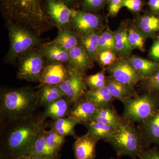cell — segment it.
<instances>
[{"label": "cell", "instance_id": "52a82bcc", "mask_svg": "<svg viewBox=\"0 0 159 159\" xmlns=\"http://www.w3.org/2000/svg\"><path fill=\"white\" fill-rule=\"evenodd\" d=\"M17 77L29 82H39L46 61L40 49L26 52L19 58Z\"/></svg>", "mask_w": 159, "mask_h": 159}, {"label": "cell", "instance_id": "f6af8a7d", "mask_svg": "<svg viewBox=\"0 0 159 159\" xmlns=\"http://www.w3.org/2000/svg\"><path fill=\"white\" fill-rule=\"evenodd\" d=\"M16 159H29L28 157H22Z\"/></svg>", "mask_w": 159, "mask_h": 159}, {"label": "cell", "instance_id": "7c38bea8", "mask_svg": "<svg viewBox=\"0 0 159 159\" xmlns=\"http://www.w3.org/2000/svg\"><path fill=\"white\" fill-rule=\"evenodd\" d=\"M97 108L98 107L83 96L73 104L68 116L77 119L80 124L86 126L93 121Z\"/></svg>", "mask_w": 159, "mask_h": 159}, {"label": "cell", "instance_id": "bcb514c9", "mask_svg": "<svg viewBox=\"0 0 159 159\" xmlns=\"http://www.w3.org/2000/svg\"><path fill=\"white\" fill-rule=\"evenodd\" d=\"M1 159H3V157H1Z\"/></svg>", "mask_w": 159, "mask_h": 159}, {"label": "cell", "instance_id": "836d02e7", "mask_svg": "<svg viewBox=\"0 0 159 159\" xmlns=\"http://www.w3.org/2000/svg\"><path fill=\"white\" fill-rule=\"evenodd\" d=\"M44 133L47 144L55 150L59 151L66 142L65 137L61 135L51 129L49 131L45 130Z\"/></svg>", "mask_w": 159, "mask_h": 159}, {"label": "cell", "instance_id": "5bb4252c", "mask_svg": "<svg viewBox=\"0 0 159 159\" xmlns=\"http://www.w3.org/2000/svg\"><path fill=\"white\" fill-rule=\"evenodd\" d=\"M99 139L89 133L78 137L73 145L75 159H94L96 157V146Z\"/></svg>", "mask_w": 159, "mask_h": 159}, {"label": "cell", "instance_id": "603a6c76", "mask_svg": "<svg viewBox=\"0 0 159 159\" xmlns=\"http://www.w3.org/2000/svg\"><path fill=\"white\" fill-rule=\"evenodd\" d=\"M79 38L76 32L68 28L59 29L57 37L52 43L69 52L79 45Z\"/></svg>", "mask_w": 159, "mask_h": 159}, {"label": "cell", "instance_id": "8fae6325", "mask_svg": "<svg viewBox=\"0 0 159 159\" xmlns=\"http://www.w3.org/2000/svg\"><path fill=\"white\" fill-rule=\"evenodd\" d=\"M44 4L47 15L59 29L67 28L70 25L74 9L58 0H44Z\"/></svg>", "mask_w": 159, "mask_h": 159}, {"label": "cell", "instance_id": "f35d334b", "mask_svg": "<svg viewBox=\"0 0 159 159\" xmlns=\"http://www.w3.org/2000/svg\"><path fill=\"white\" fill-rule=\"evenodd\" d=\"M123 2L124 0H108L109 15L116 16L121 8L123 7Z\"/></svg>", "mask_w": 159, "mask_h": 159}, {"label": "cell", "instance_id": "ffe728a7", "mask_svg": "<svg viewBox=\"0 0 159 159\" xmlns=\"http://www.w3.org/2000/svg\"><path fill=\"white\" fill-rule=\"evenodd\" d=\"M84 97L98 108L111 105L114 99L107 86L97 89L88 90Z\"/></svg>", "mask_w": 159, "mask_h": 159}, {"label": "cell", "instance_id": "ba28073f", "mask_svg": "<svg viewBox=\"0 0 159 159\" xmlns=\"http://www.w3.org/2000/svg\"><path fill=\"white\" fill-rule=\"evenodd\" d=\"M68 74L64 81L58 85L65 97L73 104L83 97L87 91L85 78L83 71L70 65L67 67Z\"/></svg>", "mask_w": 159, "mask_h": 159}, {"label": "cell", "instance_id": "2e32d148", "mask_svg": "<svg viewBox=\"0 0 159 159\" xmlns=\"http://www.w3.org/2000/svg\"><path fill=\"white\" fill-rule=\"evenodd\" d=\"M141 131L148 146H159V108L150 118L141 123Z\"/></svg>", "mask_w": 159, "mask_h": 159}, {"label": "cell", "instance_id": "30bf717a", "mask_svg": "<svg viewBox=\"0 0 159 159\" xmlns=\"http://www.w3.org/2000/svg\"><path fill=\"white\" fill-rule=\"evenodd\" d=\"M102 20L99 15L85 11L74 9L70 25L80 35L93 31H98L102 27Z\"/></svg>", "mask_w": 159, "mask_h": 159}, {"label": "cell", "instance_id": "d4e9b609", "mask_svg": "<svg viewBox=\"0 0 159 159\" xmlns=\"http://www.w3.org/2000/svg\"><path fill=\"white\" fill-rule=\"evenodd\" d=\"M133 67L145 78L150 77L159 69V63L133 55L128 58Z\"/></svg>", "mask_w": 159, "mask_h": 159}, {"label": "cell", "instance_id": "6da1fadb", "mask_svg": "<svg viewBox=\"0 0 159 159\" xmlns=\"http://www.w3.org/2000/svg\"><path fill=\"white\" fill-rule=\"evenodd\" d=\"M0 9L6 23L21 26L39 37L54 25L46 12L44 0H0Z\"/></svg>", "mask_w": 159, "mask_h": 159}, {"label": "cell", "instance_id": "3957f363", "mask_svg": "<svg viewBox=\"0 0 159 159\" xmlns=\"http://www.w3.org/2000/svg\"><path fill=\"white\" fill-rule=\"evenodd\" d=\"M39 106L38 91L29 87L7 90L1 94V117L9 122H17L34 116Z\"/></svg>", "mask_w": 159, "mask_h": 159}, {"label": "cell", "instance_id": "e575fe53", "mask_svg": "<svg viewBox=\"0 0 159 159\" xmlns=\"http://www.w3.org/2000/svg\"><path fill=\"white\" fill-rule=\"evenodd\" d=\"M84 11L94 12L102 9L108 0H80Z\"/></svg>", "mask_w": 159, "mask_h": 159}, {"label": "cell", "instance_id": "7402d4cb", "mask_svg": "<svg viewBox=\"0 0 159 159\" xmlns=\"http://www.w3.org/2000/svg\"><path fill=\"white\" fill-rule=\"evenodd\" d=\"M138 29L146 38L151 37L159 31V15L146 13L138 20Z\"/></svg>", "mask_w": 159, "mask_h": 159}, {"label": "cell", "instance_id": "d6986e66", "mask_svg": "<svg viewBox=\"0 0 159 159\" xmlns=\"http://www.w3.org/2000/svg\"><path fill=\"white\" fill-rule=\"evenodd\" d=\"M40 49L48 64L69 62V52L53 43L41 46Z\"/></svg>", "mask_w": 159, "mask_h": 159}, {"label": "cell", "instance_id": "74e56055", "mask_svg": "<svg viewBox=\"0 0 159 159\" xmlns=\"http://www.w3.org/2000/svg\"><path fill=\"white\" fill-rule=\"evenodd\" d=\"M143 6L142 0H124L123 7H126L135 13L140 12Z\"/></svg>", "mask_w": 159, "mask_h": 159}, {"label": "cell", "instance_id": "5b68a950", "mask_svg": "<svg viewBox=\"0 0 159 159\" xmlns=\"http://www.w3.org/2000/svg\"><path fill=\"white\" fill-rule=\"evenodd\" d=\"M123 119L129 123H142L150 118L159 108V96L147 92L123 100Z\"/></svg>", "mask_w": 159, "mask_h": 159}, {"label": "cell", "instance_id": "f1b7e54d", "mask_svg": "<svg viewBox=\"0 0 159 159\" xmlns=\"http://www.w3.org/2000/svg\"><path fill=\"white\" fill-rule=\"evenodd\" d=\"M86 127L88 130V133L92 136L99 140L102 139L107 142L116 128L93 120L89 122Z\"/></svg>", "mask_w": 159, "mask_h": 159}, {"label": "cell", "instance_id": "cb8c5ba5", "mask_svg": "<svg viewBox=\"0 0 159 159\" xmlns=\"http://www.w3.org/2000/svg\"><path fill=\"white\" fill-rule=\"evenodd\" d=\"M123 119L119 117L111 105L97 108L93 120L117 128Z\"/></svg>", "mask_w": 159, "mask_h": 159}, {"label": "cell", "instance_id": "484cf974", "mask_svg": "<svg viewBox=\"0 0 159 159\" xmlns=\"http://www.w3.org/2000/svg\"><path fill=\"white\" fill-rule=\"evenodd\" d=\"M39 106H45L65 97L64 93L58 85L40 86L38 91Z\"/></svg>", "mask_w": 159, "mask_h": 159}, {"label": "cell", "instance_id": "ab89813d", "mask_svg": "<svg viewBox=\"0 0 159 159\" xmlns=\"http://www.w3.org/2000/svg\"><path fill=\"white\" fill-rule=\"evenodd\" d=\"M140 159H159V150L156 146L151 148H147L139 155Z\"/></svg>", "mask_w": 159, "mask_h": 159}, {"label": "cell", "instance_id": "9a60e30c", "mask_svg": "<svg viewBox=\"0 0 159 159\" xmlns=\"http://www.w3.org/2000/svg\"><path fill=\"white\" fill-rule=\"evenodd\" d=\"M73 104L67 98L63 97L44 107L42 116L45 119L50 118L54 121L65 118L68 116Z\"/></svg>", "mask_w": 159, "mask_h": 159}, {"label": "cell", "instance_id": "f546056e", "mask_svg": "<svg viewBox=\"0 0 159 159\" xmlns=\"http://www.w3.org/2000/svg\"><path fill=\"white\" fill-rule=\"evenodd\" d=\"M45 130L43 131L34 142L31 152L28 157H35L44 155H58L59 151L51 148L47 144L45 136Z\"/></svg>", "mask_w": 159, "mask_h": 159}, {"label": "cell", "instance_id": "b9f144b4", "mask_svg": "<svg viewBox=\"0 0 159 159\" xmlns=\"http://www.w3.org/2000/svg\"><path fill=\"white\" fill-rule=\"evenodd\" d=\"M148 5L153 13L159 15V0H148Z\"/></svg>", "mask_w": 159, "mask_h": 159}, {"label": "cell", "instance_id": "8d00e7d4", "mask_svg": "<svg viewBox=\"0 0 159 159\" xmlns=\"http://www.w3.org/2000/svg\"><path fill=\"white\" fill-rule=\"evenodd\" d=\"M143 81H145V88L147 92L157 93L159 92V69Z\"/></svg>", "mask_w": 159, "mask_h": 159}, {"label": "cell", "instance_id": "d6a6232c", "mask_svg": "<svg viewBox=\"0 0 159 159\" xmlns=\"http://www.w3.org/2000/svg\"><path fill=\"white\" fill-rule=\"evenodd\" d=\"M105 68L97 74L88 76L85 78L86 83L89 90L97 89L106 86L107 79Z\"/></svg>", "mask_w": 159, "mask_h": 159}, {"label": "cell", "instance_id": "7a4b0ae2", "mask_svg": "<svg viewBox=\"0 0 159 159\" xmlns=\"http://www.w3.org/2000/svg\"><path fill=\"white\" fill-rule=\"evenodd\" d=\"M46 119L34 116L17 121L6 133L5 146L7 154L12 159L28 157L34 142L47 127Z\"/></svg>", "mask_w": 159, "mask_h": 159}, {"label": "cell", "instance_id": "4316f807", "mask_svg": "<svg viewBox=\"0 0 159 159\" xmlns=\"http://www.w3.org/2000/svg\"><path fill=\"white\" fill-rule=\"evenodd\" d=\"M100 34L98 31H91L81 35L79 38L81 45L84 48L89 56L93 61L97 59Z\"/></svg>", "mask_w": 159, "mask_h": 159}, {"label": "cell", "instance_id": "ac0fdd59", "mask_svg": "<svg viewBox=\"0 0 159 159\" xmlns=\"http://www.w3.org/2000/svg\"><path fill=\"white\" fill-rule=\"evenodd\" d=\"M128 29L126 26L122 25L115 33L114 51L120 58H125L133 50L129 41Z\"/></svg>", "mask_w": 159, "mask_h": 159}, {"label": "cell", "instance_id": "44dd1931", "mask_svg": "<svg viewBox=\"0 0 159 159\" xmlns=\"http://www.w3.org/2000/svg\"><path fill=\"white\" fill-rule=\"evenodd\" d=\"M106 86L114 99H118L122 102L125 99L138 95L135 89L110 77H107Z\"/></svg>", "mask_w": 159, "mask_h": 159}, {"label": "cell", "instance_id": "8992f818", "mask_svg": "<svg viewBox=\"0 0 159 159\" xmlns=\"http://www.w3.org/2000/svg\"><path fill=\"white\" fill-rule=\"evenodd\" d=\"M10 39V48L5 57L6 62H14L21 56L41 46L39 37L23 27L6 23Z\"/></svg>", "mask_w": 159, "mask_h": 159}, {"label": "cell", "instance_id": "e0dca14e", "mask_svg": "<svg viewBox=\"0 0 159 159\" xmlns=\"http://www.w3.org/2000/svg\"><path fill=\"white\" fill-rule=\"evenodd\" d=\"M69 63L71 66L83 71L93 67V61L91 59L85 49L78 45L69 51Z\"/></svg>", "mask_w": 159, "mask_h": 159}, {"label": "cell", "instance_id": "9c48e42d", "mask_svg": "<svg viewBox=\"0 0 159 159\" xmlns=\"http://www.w3.org/2000/svg\"><path fill=\"white\" fill-rule=\"evenodd\" d=\"M110 77L135 89V86L145 79L125 58H119L107 68Z\"/></svg>", "mask_w": 159, "mask_h": 159}, {"label": "cell", "instance_id": "60d3db41", "mask_svg": "<svg viewBox=\"0 0 159 159\" xmlns=\"http://www.w3.org/2000/svg\"><path fill=\"white\" fill-rule=\"evenodd\" d=\"M149 55L153 61L159 63V38L155 40L150 49Z\"/></svg>", "mask_w": 159, "mask_h": 159}, {"label": "cell", "instance_id": "1f68e13d", "mask_svg": "<svg viewBox=\"0 0 159 159\" xmlns=\"http://www.w3.org/2000/svg\"><path fill=\"white\" fill-rule=\"evenodd\" d=\"M115 33L109 28H107L100 34L98 42V54L106 50L114 51Z\"/></svg>", "mask_w": 159, "mask_h": 159}, {"label": "cell", "instance_id": "4dcf8cb0", "mask_svg": "<svg viewBox=\"0 0 159 159\" xmlns=\"http://www.w3.org/2000/svg\"><path fill=\"white\" fill-rule=\"evenodd\" d=\"M129 41L132 49L145 51V37L138 27L132 26L128 29Z\"/></svg>", "mask_w": 159, "mask_h": 159}, {"label": "cell", "instance_id": "277c9868", "mask_svg": "<svg viewBox=\"0 0 159 159\" xmlns=\"http://www.w3.org/2000/svg\"><path fill=\"white\" fill-rule=\"evenodd\" d=\"M131 124L123 119L109 139L118 157L136 159L148 147L141 131Z\"/></svg>", "mask_w": 159, "mask_h": 159}, {"label": "cell", "instance_id": "d590c367", "mask_svg": "<svg viewBox=\"0 0 159 159\" xmlns=\"http://www.w3.org/2000/svg\"><path fill=\"white\" fill-rule=\"evenodd\" d=\"M117 55L113 50H106L98 54L97 58L103 66H110L117 60Z\"/></svg>", "mask_w": 159, "mask_h": 159}, {"label": "cell", "instance_id": "7bdbcfd3", "mask_svg": "<svg viewBox=\"0 0 159 159\" xmlns=\"http://www.w3.org/2000/svg\"><path fill=\"white\" fill-rule=\"evenodd\" d=\"M57 156H41L35 157H29V159H57Z\"/></svg>", "mask_w": 159, "mask_h": 159}, {"label": "cell", "instance_id": "4fadbf2b", "mask_svg": "<svg viewBox=\"0 0 159 159\" xmlns=\"http://www.w3.org/2000/svg\"><path fill=\"white\" fill-rule=\"evenodd\" d=\"M67 68L63 63H54L46 65L42 71L39 80L40 85H58L67 78Z\"/></svg>", "mask_w": 159, "mask_h": 159}, {"label": "cell", "instance_id": "83f0119b", "mask_svg": "<svg viewBox=\"0 0 159 159\" xmlns=\"http://www.w3.org/2000/svg\"><path fill=\"white\" fill-rule=\"evenodd\" d=\"M80 124L79 121L73 117L68 116L53 121L51 124V129L57 132L62 136L75 135L74 128Z\"/></svg>", "mask_w": 159, "mask_h": 159}, {"label": "cell", "instance_id": "ee69618b", "mask_svg": "<svg viewBox=\"0 0 159 159\" xmlns=\"http://www.w3.org/2000/svg\"><path fill=\"white\" fill-rule=\"evenodd\" d=\"M69 7L73 6L77 2V0H58Z\"/></svg>", "mask_w": 159, "mask_h": 159}]
</instances>
